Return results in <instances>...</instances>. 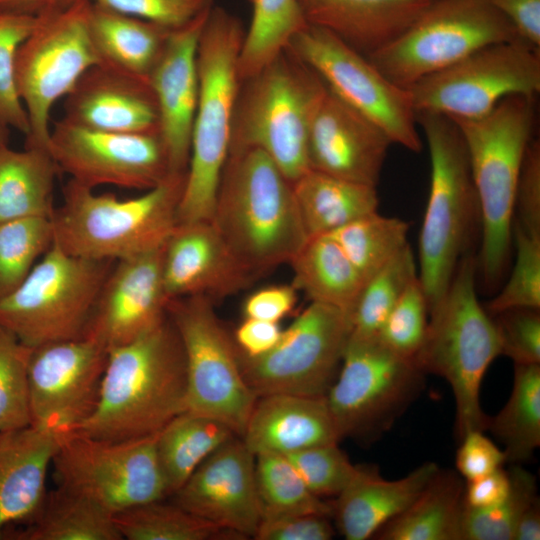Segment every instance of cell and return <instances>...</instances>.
<instances>
[{"label":"cell","instance_id":"8","mask_svg":"<svg viewBox=\"0 0 540 540\" xmlns=\"http://www.w3.org/2000/svg\"><path fill=\"white\" fill-rule=\"evenodd\" d=\"M431 166L430 189L419 235V275L429 311L444 296L468 247L479 204L467 149L457 124L417 112Z\"/></svg>","mask_w":540,"mask_h":540},{"label":"cell","instance_id":"27","mask_svg":"<svg viewBox=\"0 0 540 540\" xmlns=\"http://www.w3.org/2000/svg\"><path fill=\"white\" fill-rule=\"evenodd\" d=\"M438 470V465L429 461L400 479L388 480L374 465H356L333 505L340 533L347 540L373 538L417 498Z\"/></svg>","mask_w":540,"mask_h":540},{"label":"cell","instance_id":"32","mask_svg":"<svg viewBox=\"0 0 540 540\" xmlns=\"http://www.w3.org/2000/svg\"><path fill=\"white\" fill-rule=\"evenodd\" d=\"M305 232L327 235L351 221L377 211L375 186L309 169L292 183Z\"/></svg>","mask_w":540,"mask_h":540},{"label":"cell","instance_id":"18","mask_svg":"<svg viewBox=\"0 0 540 540\" xmlns=\"http://www.w3.org/2000/svg\"><path fill=\"white\" fill-rule=\"evenodd\" d=\"M108 350L87 337L32 348L31 425L59 440L77 432L98 404Z\"/></svg>","mask_w":540,"mask_h":540},{"label":"cell","instance_id":"53","mask_svg":"<svg viewBox=\"0 0 540 540\" xmlns=\"http://www.w3.org/2000/svg\"><path fill=\"white\" fill-rule=\"evenodd\" d=\"M329 516L290 515L262 519L254 534L256 540H330L334 529Z\"/></svg>","mask_w":540,"mask_h":540},{"label":"cell","instance_id":"49","mask_svg":"<svg viewBox=\"0 0 540 540\" xmlns=\"http://www.w3.org/2000/svg\"><path fill=\"white\" fill-rule=\"evenodd\" d=\"M285 456L309 490L320 498L337 497L356 469L338 443L312 446Z\"/></svg>","mask_w":540,"mask_h":540},{"label":"cell","instance_id":"21","mask_svg":"<svg viewBox=\"0 0 540 540\" xmlns=\"http://www.w3.org/2000/svg\"><path fill=\"white\" fill-rule=\"evenodd\" d=\"M172 496L188 512L240 539L253 538L262 519L255 455L239 436L211 453Z\"/></svg>","mask_w":540,"mask_h":540},{"label":"cell","instance_id":"14","mask_svg":"<svg viewBox=\"0 0 540 540\" xmlns=\"http://www.w3.org/2000/svg\"><path fill=\"white\" fill-rule=\"evenodd\" d=\"M157 434L119 441L69 434L59 440L52 458L55 481L113 514L164 499L169 495Z\"/></svg>","mask_w":540,"mask_h":540},{"label":"cell","instance_id":"5","mask_svg":"<svg viewBox=\"0 0 540 540\" xmlns=\"http://www.w3.org/2000/svg\"><path fill=\"white\" fill-rule=\"evenodd\" d=\"M477 258L468 250L460 259L441 300L429 311L425 339L414 357L419 368L445 379L455 401L458 441L471 431H485L481 407L483 377L501 355L493 318L477 298Z\"/></svg>","mask_w":540,"mask_h":540},{"label":"cell","instance_id":"39","mask_svg":"<svg viewBox=\"0 0 540 540\" xmlns=\"http://www.w3.org/2000/svg\"><path fill=\"white\" fill-rule=\"evenodd\" d=\"M255 482L262 519L300 514L333 516V504L309 490L285 455H255Z\"/></svg>","mask_w":540,"mask_h":540},{"label":"cell","instance_id":"44","mask_svg":"<svg viewBox=\"0 0 540 540\" xmlns=\"http://www.w3.org/2000/svg\"><path fill=\"white\" fill-rule=\"evenodd\" d=\"M510 490L500 503L485 509L464 507L462 540H513L518 520L539 497L535 476L519 464L508 470Z\"/></svg>","mask_w":540,"mask_h":540},{"label":"cell","instance_id":"4","mask_svg":"<svg viewBox=\"0 0 540 540\" xmlns=\"http://www.w3.org/2000/svg\"><path fill=\"white\" fill-rule=\"evenodd\" d=\"M186 174H172L137 197L121 199L69 181L52 216L53 243L94 260L136 256L161 248L178 224Z\"/></svg>","mask_w":540,"mask_h":540},{"label":"cell","instance_id":"38","mask_svg":"<svg viewBox=\"0 0 540 540\" xmlns=\"http://www.w3.org/2000/svg\"><path fill=\"white\" fill-rule=\"evenodd\" d=\"M252 15L239 57L241 81L253 76L289 45L306 25L299 0H251Z\"/></svg>","mask_w":540,"mask_h":540},{"label":"cell","instance_id":"60","mask_svg":"<svg viewBox=\"0 0 540 540\" xmlns=\"http://www.w3.org/2000/svg\"><path fill=\"white\" fill-rule=\"evenodd\" d=\"M540 539V502L534 501L521 515L514 530L513 540Z\"/></svg>","mask_w":540,"mask_h":540},{"label":"cell","instance_id":"26","mask_svg":"<svg viewBox=\"0 0 540 540\" xmlns=\"http://www.w3.org/2000/svg\"><path fill=\"white\" fill-rule=\"evenodd\" d=\"M241 438L254 455H288L341 440L325 397L293 394L259 396Z\"/></svg>","mask_w":540,"mask_h":540},{"label":"cell","instance_id":"48","mask_svg":"<svg viewBox=\"0 0 540 540\" xmlns=\"http://www.w3.org/2000/svg\"><path fill=\"white\" fill-rule=\"evenodd\" d=\"M428 316L427 299L417 276L387 316L377 338L395 353L414 359L426 336Z\"/></svg>","mask_w":540,"mask_h":540},{"label":"cell","instance_id":"28","mask_svg":"<svg viewBox=\"0 0 540 540\" xmlns=\"http://www.w3.org/2000/svg\"><path fill=\"white\" fill-rule=\"evenodd\" d=\"M59 439L27 426L0 433V539L11 524H29L46 498Z\"/></svg>","mask_w":540,"mask_h":540},{"label":"cell","instance_id":"35","mask_svg":"<svg viewBox=\"0 0 540 540\" xmlns=\"http://www.w3.org/2000/svg\"><path fill=\"white\" fill-rule=\"evenodd\" d=\"M234 436L222 422L190 411L168 422L156 439L168 495L172 496L211 453Z\"/></svg>","mask_w":540,"mask_h":540},{"label":"cell","instance_id":"57","mask_svg":"<svg viewBox=\"0 0 540 540\" xmlns=\"http://www.w3.org/2000/svg\"><path fill=\"white\" fill-rule=\"evenodd\" d=\"M281 333L279 323L245 318L235 331L234 342L243 356L255 358L270 351Z\"/></svg>","mask_w":540,"mask_h":540},{"label":"cell","instance_id":"58","mask_svg":"<svg viewBox=\"0 0 540 540\" xmlns=\"http://www.w3.org/2000/svg\"><path fill=\"white\" fill-rule=\"evenodd\" d=\"M510 490L508 471L499 468L481 478L466 481L464 504L471 509H485L503 501Z\"/></svg>","mask_w":540,"mask_h":540},{"label":"cell","instance_id":"24","mask_svg":"<svg viewBox=\"0 0 540 540\" xmlns=\"http://www.w3.org/2000/svg\"><path fill=\"white\" fill-rule=\"evenodd\" d=\"M162 276L169 302L189 296L214 301L240 291L255 278L212 221L176 225L163 245Z\"/></svg>","mask_w":540,"mask_h":540},{"label":"cell","instance_id":"61","mask_svg":"<svg viewBox=\"0 0 540 540\" xmlns=\"http://www.w3.org/2000/svg\"><path fill=\"white\" fill-rule=\"evenodd\" d=\"M9 127L0 119V149L8 145Z\"/></svg>","mask_w":540,"mask_h":540},{"label":"cell","instance_id":"12","mask_svg":"<svg viewBox=\"0 0 540 540\" xmlns=\"http://www.w3.org/2000/svg\"><path fill=\"white\" fill-rule=\"evenodd\" d=\"M167 315L185 355L187 411L216 419L241 437L257 395L247 384L235 342L205 296L171 300Z\"/></svg>","mask_w":540,"mask_h":540},{"label":"cell","instance_id":"41","mask_svg":"<svg viewBox=\"0 0 540 540\" xmlns=\"http://www.w3.org/2000/svg\"><path fill=\"white\" fill-rule=\"evenodd\" d=\"M156 500L114 514L123 539L213 540L237 535L188 512L175 502Z\"/></svg>","mask_w":540,"mask_h":540},{"label":"cell","instance_id":"23","mask_svg":"<svg viewBox=\"0 0 540 540\" xmlns=\"http://www.w3.org/2000/svg\"><path fill=\"white\" fill-rule=\"evenodd\" d=\"M210 10L170 32L149 77L171 174H186L188 169L199 94L198 45Z\"/></svg>","mask_w":540,"mask_h":540},{"label":"cell","instance_id":"1","mask_svg":"<svg viewBox=\"0 0 540 540\" xmlns=\"http://www.w3.org/2000/svg\"><path fill=\"white\" fill-rule=\"evenodd\" d=\"M185 411V355L167 316L139 338L108 350L98 404L77 432L113 441L137 439L157 434Z\"/></svg>","mask_w":540,"mask_h":540},{"label":"cell","instance_id":"43","mask_svg":"<svg viewBox=\"0 0 540 540\" xmlns=\"http://www.w3.org/2000/svg\"><path fill=\"white\" fill-rule=\"evenodd\" d=\"M52 245L50 218L0 222V300L21 285Z\"/></svg>","mask_w":540,"mask_h":540},{"label":"cell","instance_id":"36","mask_svg":"<svg viewBox=\"0 0 540 540\" xmlns=\"http://www.w3.org/2000/svg\"><path fill=\"white\" fill-rule=\"evenodd\" d=\"M21 540H121L114 514L95 501L58 486L27 529L17 532Z\"/></svg>","mask_w":540,"mask_h":540},{"label":"cell","instance_id":"46","mask_svg":"<svg viewBox=\"0 0 540 540\" xmlns=\"http://www.w3.org/2000/svg\"><path fill=\"white\" fill-rule=\"evenodd\" d=\"M37 19L0 11V119L25 136L29 121L17 91L15 62L19 46L33 31Z\"/></svg>","mask_w":540,"mask_h":540},{"label":"cell","instance_id":"33","mask_svg":"<svg viewBox=\"0 0 540 540\" xmlns=\"http://www.w3.org/2000/svg\"><path fill=\"white\" fill-rule=\"evenodd\" d=\"M60 170L47 150L0 149V222L29 218H51L54 189Z\"/></svg>","mask_w":540,"mask_h":540},{"label":"cell","instance_id":"10","mask_svg":"<svg viewBox=\"0 0 540 540\" xmlns=\"http://www.w3.org/2000/svg\"><path fill=\"white\" fill-rule=\"evenodd\" d=\"M515 40L513 26L487 0H431L405 31L367 58L407 89L485 46Z\"/></svg>","mask_w":540,"mask_h":540},{"label":"cell","instance_id":"55","mask_svg":"<svg viewBox=\"0 0 540 540\" xmlns=\"http://www.w3.org/2000/svg\"><path fill=\"white\" fill-rule=\"evenodd\" d=\"M297 302V289L292 285H274L255 291L244 302L245 318L279 323Z\"/></svg>","mask_w":540,"mask_h":540},{"label":"cell","instance_id":"42","mask_svg":"<svg viewBox=\"0 0 540 540\" xmlns=\"http://www.w3.org/2000/svg\"><path fill=\"white\" fill-rule=\"evenodd\" d=\"M417 276L415 257L407 244L366 281L352 312L350 337H377L387 316Z\"/></svg>","mask_w":540,"mask_h":540},{"label":"cell","instance_id":"9","mask_svg":"<svg viewBox=\"0 0 540 540\" xmlns=\"http://www.w3.org/2000/svg\"><path fill=\"white\" fill-rule=\"evenodd\" d=\"M114 262L73 256L53 243L21 285L0 300V326L31 348L83 338Z\"/></svg>","mask_w":540,"mask_h":540},{"label":"cell","instance_id":"45","mask_svg":"<svg viewBox=\"0 0 540 540\" xmlns=\"http://www.w3.org/2000/svg\"><path fill=\"white\" fill-rule=\"evenodd\" d=\"M32 348L0 326V433L31 425L29 360Z\"/></svg>","mask_w":540,"mask_h":540},{"label":"cell","instance_id":"22","mask_svg":"<svg viewBox=\"0 0 540 540\" xmlns=\"http://www.w3.org/2000/svg\"><path fill=\"white\" fill-rule=\"evenodd\" d=\"M390 144L381 128L326 88L309 126L310 169L376 187Z\"/></svg>","mask_w":540,"mask_h":540},{"label":"cell","instance_id":"2","mask_svg":"<svg viewBox=\"0 0 540 540\" xmlns=\"http://www.w3.org/2000/svg\"><path fill=\"white\" fill-rule=\"evenodd\" d=\"M211 221L254 277L290 262L308 239L292 183L255 148L229 152Z\"/></svg>","mask_w":540,"mask_h":540},{"label":"cell","instance_id":"56","mask_svg":"<svg viewBox=\"0 0 540 540\" xmlns=\"http://www.w3.org/2000/svg\"><path fill=\"white\" fill-rule=\"evenodd\" d=\"M513 26L525 44L540 48V0H487Z\"/></svg>","mask_w":540,"mask_h":540},{"label":"cell","instance_id":"20","mask_svg":"<svg viewBox=\"0 0 540 540\" xmlns=\"http://www.w3.org/2000/svg\"><path fill=\"white\" fill-rule=\"evenodd\" d=\"M162 249L114 262L99 292L84 337L107 350L125 345L167 318Z\"/></svg>","mask_w":540,"mask_h":540},{"label":"cell","instance_id":"52","mask_svg":"<svg viewBox=\"0 0 540 540\" xmlns=\"http://www.w3.org/2000/svg\"><path fill=\"white\" fill-rule=\"evenodd\" d=\"M513 224L540 236V143L531 139L525 151L514 200Z\"/></svg>","mask_w":540,"mask_h":540},{"label":"cell","instance_id":"6","mask_svg":"<svg viewBox=\"0 0 540 540\" xmlns=\"http://www.w3.org/2000/svg\"><path fill=\"white\" fill-rule=\"evenodd\" d=\"M469 158L476 189L482 238L477 274L497 283L512 240L516 185L535 120V97L510 95L478 119H452Z\"/></svg>","mask_w":540,"mask_h":540},{"label":"cell","instance_id":"47","mask_svg":"<svg viewBox=\"0 0 540 540\" xmlns=\"http://www.w3.org/2000/svg\"><path fill=\"white\" fill-rule=\"evenodd\" d=\"M516 259L509 279L486 306L495 315L512 308L540 309V236L512 224Z\"/></svg>","mask_w":540,"mask_h":540},{"label":"cell","instance_id":"34","mask_svg":"<svg viewBox=\"0 0 540 540\" xmlns=\"http://www.w3.org/2000/svg\"><path fill=\"white\" fill-rule=\"evenodd\" d=\"M293 285L311 302L336 307L352 317L365 280L328 235L310 237L289 262Z\"/></svg>","mask_w":540,"mask_h":540},{"label":"cell","instance_id":"50","mask_svg":"<svg viewBox=\"0 0 540 540\" xmlns=\"http://www.w3.org/2000/svg\"><path fill=\"white\" fill-rule=\"evenodd\" d=\"M501 355L514 364H540V313L535 308H512L494 315Z\"/></svg>","mask_w":540,"mask_h":540},{"label":"cell","instance_id":"40","mask_svg":"<svg viewBox=\"0 0 540 540\" xmlns=\"http://www.w3.org/2000/svg\"><path fill=\"white\" fill-rule=\"evenodd\" d=\"M410 225L371 212L327 234L343 250L365 282L408 243Z\"/></svg>","mask_w":540,"mask_h":540},{"label":"cell","instance_id":"59","mask_svg":"<svg viewBox=\"0 0 540 540\" xmlns=\"http://www.w3.org/2000/svg\"><path fill=\"white\" fill-rule=\"evenodd\" d=\"M81 1L85 0H0V11L38 17L66 9Z\"/></svg>","mask_w":540,"mask_h":540},{"label":"cell","instance_id":"30","mask_svg":"<svg viewBox=\"0 0 540 540\" xmlns=\"http://www.w3.org/2000/svg\"><path fill=\"white\" fill-rule=\"evenodd\" d=\"M172 30L91 1L88 32L99 64L149 81Z\"/></svg>","mask_w":540,"mask_h":540},{"label":"cell","instance_id":"16","mask_svg":"<svg viewBox=\"0 0 540 540\" xmlns=\"http://www.w3.org/2000/svg\"><path fill=\"white\" fill-rule=\"evenodd\" d=\"M415 112L478 119L510 95L540 92V53L520 40L485 46L409 88Z\"/></svg>","mask_w":540,"mask_h":540},{"label":"cell","instance_id":"29","mask_svg":"<svg viewBox=\"0 0 540 540\" xmlns=\"http://www.w3.org/2000/svg\"><path fill=\"white\" fill-rule=\"evenodd\" d=\"M431 0H299L308 25L326 29L368 57L403 31Z\"/></svg>","mask_w":540,"mask_h":540},{"label":"cell","instance_id":"11","mask_svg":"<svg viewBox=\"0 0 540 540\" xmlns=\"http://www.w3.org/2000/svg\"><path fill=\"white\" fill-rule=\"evenodd\" d=\"M425 387L413 358L377 337L349 338L338 374L325 395L340 439H377L389 430Z\"/></svg>","mask_w":540,"mask_h":540},{"label":"cell","instance_id":"13","mask_svg":"<svg viewBox=\"0 0 540 540\" xmlns=\"http://www.w3.org/2000/svg\"><path fill=\"white\" fill-rule=\"evenodd\" d=\"M90 5L85 0L38 16L33 31L18 48L15 79L29 121L27 148L49 151L53 105L99 64L88 32Z\"/></svg>","mask_w":540,"mask_h":540},{"label":"cell","instance_id":"54","mask_svg":"<svg viewBox=\"0 0 540 540\" xmlns=\"http://www.w3.org/2000/svg\"><path fill=\"white\" fill-rule=\"evenodd\" d=\"M459 442L455 465L466 481L481 478L507 463L504 450L499 449L483 431L468 432Z\"/></svg>","mask_w":540,"mask_h":540},{"label":"cell","instance_id":"17","mask_svg":"<svg viewBox=\"0 0 540 540\" xmlns=\"http://www.w3.org/2000/svg\"><path fill=\"white\" fill-rule=\"evenodd\" d=\"M287 49L336 96L381 128L392 143L415 153L422 150L410 92L388 79L366 56L330 31L308 24Z\"/></svg>","mask_w":540,"mask_h":540},{"label":"cell","instance_id":"25","mask_svg":"<svg viewBox=\"0 0 540 540\" xmlns=\"http://www.w3.org/2000/svg\"><path fill=\"white\" fill-rule=\"evenodd\" d=\"M62 119L97 131L159 133L150 82L102 64L89 68L65 97Z\"/></svg>","mask_w":540,"mask_h":540},{"label":"cell","instance_id":"37","mask_svg":"<svg viewBox=\"0 0 540 540\" xmlns=\"http://www.w3.org/2000/svg\"><path fill=\"white\" fill-rule=\"evenodd\" d=\"M504 446L506 462L520 464L540 446V364H514L513 386L487 428Z\"/></svg>","mask_w":540,"mask_h":540},{"label":"cell","instance_id":"19","mask_svg":"<svg viewBox=\"0 0 540 540\" xmlns=\"http://www.w3.org/2000/svg\"><path fill=\"white\" fill-rule=\"evenodd\" d=\"M48 150L60 172L94 189L114 185L151 189L171 174L159 133H116L54 122Z\"/></svg>","mask_w":540,"mask_h":540},{"label":"cell","instance_id":"51","mask_svg":"<svg viewBox=\"0 0 540 540\" xmlns=\"http://www.w3.org/2000/svg\"><path fill=\"white\" fill-rule=\"evenodd\" d=\"M114 11L175 30L214 6V0H91Z\"/></svg>","mask_w":540,"mask_h":540},{"label":"cell","instance_id":"3","mask_svg":"<svg viewBox=\"0 0 540 540\" xmlns=\"http://www.w3.org/2000/svg\"><path fill=\"white\" fill-rule=\"evenodd\" d=\"M241 20L213 6L201 32L197 63L198 102L190 158L178 208V223L211 221L217 190L230 151L232 120L241 84Z\"/></svg>","mask_w":540,"mask_h":540},{"label":"cell","instance_id":"7","mask_svg":"<svg viewBox=\"0 0 540 540\" xmlns=\"http://www.w3.org/2000/svg\"><path fill=\"white\" fill-rule=\"evenodd\" d=\"M326 88L323 80L286 48L241 81L230 151H263L293 183L310 169L309 126Z\"/></svg>","mask_w":540,"mask_h":540},{"label":"cell","instance_id":"31","mask_svg":"<svg viewBox=\"0 0 540 540\" xmlns=\"http://www.w3.org/2000/svg\"><path fill=\"white\" fill-rule=\"evenodd\" d=\"M464 482L439 470L417 498L373 536L379 540H462Z\"/></svg>","mask_w":540,"mask_h":540},{"label":"cell","instance_id":"15","mask_svg":"<svg viewBox=\"0 0 540 540\" xmlns=\"http://www.w3.org/2000/svg\"><path fill=\"white\" fill-rule=\"evenodd\" d=\"M351 332L350 314L311 302L264 355L248 358L238 350L243 376L257 397H325L338 374Z\"/></svg>","mask_w":540,"mask_h":540}]
</instances>
